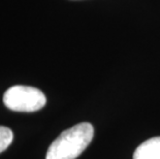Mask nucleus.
<instances>
[{
  "label": "nucleus",
  "instance_id": "obj_1",
  "mask_svg": "<svg viewBox=\"0 0 160 159\" xmlns=\"http://www.w3.org/2000/svg\"><path fill=\"white\" fill-rule=\"evenodd\" d=\"M94 128L90 123H80L63 131L48 149L46 159H76L91 143Z\"/></svg>",
  "mask_w": 160,
  "mask_h": 159
},
{
  "label": "nucleus",
  "instance_id": "obj_2",
  "mask_svg": "<svg viewBox=\"0 0 160 159\" xmlns=\"http://www.w3.org/2000/svg\"><path fill=\"white\" fill-rule=\"evenodd\" d=\"M47 98L42 91L34 87L17 85L5 91L3 103L15 112H36L46 106Z\"/></svg>",
  "mask_w": 160,
  "mask_h": 159
},
{
  "label": "nucleus",
  "instance_id": "obj_3",
  "mask_svg": "<svg viewBox=\"0 0 160 159\" xmlns=\"http://www.w3.org/2000/svg\"><path fill=\"white\" fill-rule=\"evenodd\" d=\"M133 159H160V137L144 142L134 151Z\"/></svg>",
  "mask_w": 160,
  "mask_h": 159
},
{
  "label": "nucleus",
  "instance_id": "obj_4",
  "mask_svg": "<svg viewBox=\"0 0 160 159\" xmlns=\"http://www.w3.org/2000/svg\"><path fill=\"white\" fill-rule=\"evenodd\" d=\"M13 140L12 131L5 126H0V153L12 144Z\"/></svg>",
  "mask_w": 160,
  "mask_h": 159
}]
</instances>
